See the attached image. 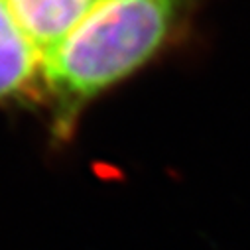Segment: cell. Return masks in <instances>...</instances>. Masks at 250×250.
Returning a JSON list of instances; mask_svg holds the SVG:
<instances>
[{
    "mask_svg": "<svg viewBox=\"0 0 250 250\" xmlns=\"http://www.w3.org/2000/svg\"><path fill=\"white\" fill-rule=\"evenodd\" d=\"M209 0H108L42 67L43 108L67 142L83 112L191 34Z\"/></svg>",
    "mask_w": 250,
    "mask_h": 250,
    "instance_id": "obj_1",
    "label": "cell"
}]
</instances>
